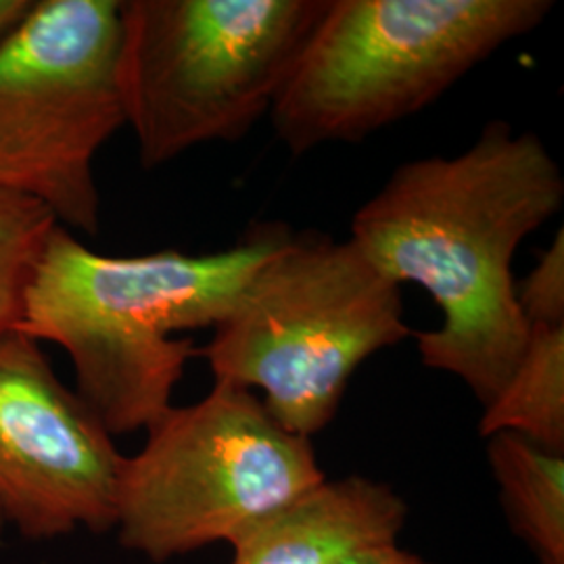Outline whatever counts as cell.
<instances>
[{"label": "cell", "instance_id": "1", "mask_svg": "<svg viewBox=\"0 0 564 564\" xmlns=\"http://www.w3.org/2000/svg\"><path fill=\"white\" fill-rule=\"evenodd\" d=\"M564 176L544 141L485 123L458 155L405 162L356 212L351 241L398 286H423L442 312L416 337L426 368L454 375L487 405L529 341L512 262L563 207Z\"/></svg>", "mask_w": 564, "mask_h": 564}, {"label": "cell", "instance_id": "2", "mask_svg": "<svg viewBox=\"0 0 564 564\" xmlns=\"http://www.w3.org/2000/svg\"><path fill=\"white\" fill-rule=\"evenodd\" d=\"M289 235L286 226L265 224L216 253L111 258L55 226L32 270L18 328L69 356L76 393L113 437L147 431L174 405L186 364L199 356L176 335L223 323Z\"/></svg>", "mask_w": 564, "mask_h": 564}, {"label": "cell", "instance_id": "3", "mask_svg": "<svg viewBox=\"0 0 564 564\" xmlns=\"http://www.w3.org/2000/svg\"><path fill=\"white\" fill-rule=\"evenodd\" d=\"M550 0H328L270 118L293 155L362 142L538 30Z\"/></svg>", "mask_w": 564, "mask_h": 564}, {"label": "cell", "instance_id": "4", "mask_svg": "<svg viewBox=\"0 0 564 564\" xmlns=\"http://www.w3.org/2000/svg\"><path fill=\"white\" fill-rule=\"evenodd\" d=\"M412 337L402 286L347 239L289 235L199 354L214 381L262 391L284 431L312 440L368 358Z\"/></svg>", "mask_w": 564, "mask_h": 564}, {"label": "cell", "instance_id": "5", "mask_svg": "<svg viewBox=\"0 0 564 564\" xmlns=\"http://www.w3.org/2000/svg\"><path fill=\"white\" fill-rule=\"evenodd\" d=\"M328 0H121L120 88L144 170L270 116Z\"/></svg>", "mask_w": 564, "mask_h": 564}, {"label": "cell", "instance_id": "6", "mask_svg": "<svg viewBox=\"0 0 564 564\" xmlns=\"http://www.w3.org/2000/svg\"><path fill=\"white\" fill-rule=\"evenodd\" d=\"M326 479L312 442L284 431L262 400L216 381L202 402L172 405L126 456L116 529L153 563L228 542Z\"/></svg>", "mask_w": 564, "mask_h": 564}, {"label": "cell", "instance_id": "7", "mask_svg": "<svg viewBox=\"0 0 564 564\" xmlns=\"http://www.w3.org/2000/svg\"><path fill=\"white\" fill-rule=\"evenodd\" d=\"M120 0H34L0 42V191L99 235L95 160L126 126Z\"/></svg>", "mask_w": 564, "mask_h": 564}, {"label": "cell", "instance_id": "8", "mask_svg": "<svg viewBox=\"0 0 564 564\" xmlns=\"http://www.w3.org/2000/svg\"><path fill=\"white\" fill-rule=\"evenodd\" d=\"M126 456L42 343L0 333V514L28 540L116 529Z\"/></svg>", "mask_w": 564, "mask_h": 564}, {"label": "cell", "instance_id": "9", "mask_svg": "<svg viewBox=\"0 0 564 564\" xmlns=\"http://www.w3.org/2000/svg\"><path fill=\"white\" fill-rule=\"evenodd\" d=\"M408 505L391 485L349 475L305 489L232 540V564H341L398 544Z\"/></svg>", "mask_w": 564, "mask_h": 564}, {"label": "cell", "instance_id": "10", "mask_svg": "<svg viewBox=\"0 0 564 564\" xmlns=\"http://www.w3.org/2000/svg\"><path fill=\"white\" fill-rule=\"evenodd\" d=\"M487 463L512 531L538 564H564V456L498 433L487 437Z\"/></svg>", "mask_w": 564, "mask_h": 564}, {"label": "cell", "instance_id": "11", "mask_svg": "<svg viewBox=\"0 0 564 564\" xmlns=\"http://www.w3.org/2000/svg\"><path fill=\"white\" fill-rule=\"evenodd\" d=\"M479 433H512L564 456V326H531L517 368L484 408Z\"/></svg>", "mask_w": 564, "mask_h": 564}, {"label": "cell", "instance_id": "12", "mask_svg": "<svg viewBox=\"0 0 564 564\" xmlns=\"http://www.w3.org/2000/svg\"><path fill=\"white\" fill-rule=\"evenodd\" d=\"M55 226L39 203L0 191V333L20 326L28 282Z\"/></svg>", "mask_w": 564, "mask_h": 564}, {"label": "cell", "instance_id": "13", "mask_svg": "<svg viewBox=\"0 0 564 564\" xmlns=\"http://www.w3.org/2000/svg\"><path fill=\"white\" fill-rule=\"evenodd\" d=\"M517 303L531 326H564V228L517 284Z\"/></svg>", "mask_w": 564, "mask_h": 564}, {"label": "cell", "instance_id": "14", "mask_svg": "<svg viewBox=\"0 0 564 564\" xmlns=\"http://www.w3.org/2000/svg\"><path fill=\"white\" fill-rule=\"evenodd\" d=\"M341 564H433L424 561L423 556L408 552L398 544L381 545V547H372L360 552Z\"/></svg>", "mask_w": 564, "mask_h": 564}, {"label": "cell", "instance_id": "15", "mask_svg": "<svg viewBox=\"0 0 564 564\" xmlns=\"http://www.w3.org/2000/svg\"><path fill=\"white\" fill-rule=\"evenodd\" d=\"M32 4L34 0H0V42L20 25Z\"/></svg>", "mask_w": 564, "mask_h": 564}, {"label": "cell", "instance_id": "16", "mask_svg": "<svg viewBox=\"0 0 564 564\" xmlns=\"http://www.w3.org/2000/svg\"><path fill=\"white\" fill-rule=\"evenodd\" d=\"M2 524H4V519H2V514H0V529H2Z\"/></svg>", "mask_w": 564, "mask_h": 564}]
</instances>
